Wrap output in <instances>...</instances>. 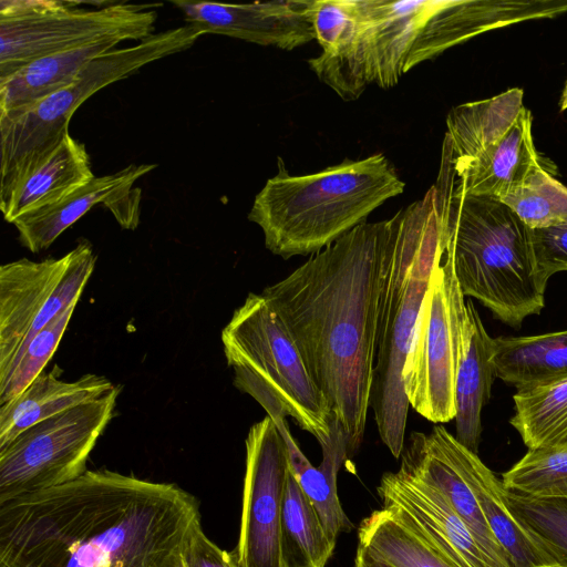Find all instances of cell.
<instances>
[{
	"mask_svg": "<svg viewBox=\"0 0 567 567\" xmlns=\"http://www.w3.org/2000/svg\"><path fill=\"white\" fill-rule=\"evenodd\" d=\"M199 519L176 484L87 470L0 504V567H185Z\"/></svg>",
	"mask_w": 567,
	"mask_h": 567,
	"instance_id": "obj_1",
	"label": "cell"
},
{
	"mask_svg": "<svg viewBox=\"0 0 567 567\" xmlns=\"http://www.w3.org/2000/svg\"><path fill=\"white\" fill-rule=\"evenodd\" d=\"M391 218L364 221L261 295L326 396L351 456L370 408L378 302Z\"/></svg>",
	"mask_w": 567,
	"mask_h": 567,
	"instance_id": "obj_2",
	"label": "cell"
},
{
	"mask_svg": "<svg viewBox=\"0 0 567 567\" xmlns=\"http://www.w3.org/2000/svg\"><path fill=\"white\" fill-rule=\"evenodd\" d=\"M433 186L444 254L452 259L463 295L512 328L538 315L547 281L537 267L532 228L501 199L457 189L442 161Z\"/></svg>",
	"mask_w": 567,
	"mask_h": 567,
	"instance_id": "obj_3",
	"label": "cell"
},
{
	"mask_svg": "<svg viewBox=\"0 0 567 567\" xmlns=\"http://www.w3.org/2000/svg\"><path fill=\"white\" fill-rule=\"evenodd\" d=\"M445 250L432 186L391 218L378 302L370 408L379 435L394 457L404 447L409 401L403 365L433 270Z\"/></svg>",
	"mask_w": 567,
	"mask_h": 567,
	"instance_id": "obj_4",
	"label": "cell"
},
{
	"mask_svg": "<svg viewBox=\"0 0 567 567\" xmlns=\"http://www.w3.org/2000/svg\"><path fill=\"white\" fill-rule=\"evenodd\" d=\"M278 168L255 196L248 219L284 259L321 251L405 187L383 153L308 175H290L281 158Z\"/></svg>",
	"mask_w": 567,
	"mask_h": 567,
	"instance_id": "obj_5",
	"label": "cell"
},
{
	"mask_svg": "<svg viewBox=\"0 0 567 567\" xmlns=\"http://www.w3.org/2000/svg\"><path fill=\"white\" fill-rule=\"evenodd\" d=\"M466 0H357L352 41L339 60L312 69L342 100L367 85L390 89L417 64L473 38Z\"/></svg>",
	"mask_w": 567,
	"mask_h": 567,
	"instance_id": "obj_6",
	"label": "cell"
},
{
	"mask_svg": "<svg viewBox=\"0 0 567 567\" xmlns=\"http://www.w3.org/2000/svg\"><path fill=\"white\" fill-rule=\"evenodd\" d=\"M234 385L254 398L278 429L291 417L321 449L331 443L336 420L293 339L261 293L250 292L221 331Z\"/></svg>",
	"mask_w": 567,
	"mask_h": 567,
	"instance_id": "obj_7",
	"label": "cell"
},
{
	"mask_svg": "<svg viewBox=\"0 0 567 567\" xmlns=\"http://www.w3.org/2000/svg\"><path fill=\"white\" fill-rule=\"evenodd\" d=\"M202 35L186 24L116 48L90 61L65 87L27 109L0 114V204L70 133L74 112L89 97L152 62L189 49Z\"/></svg>",
	"mask_w": 567,
	"mask_h": 567,
	"instance_id": "obj_8",
	"label": "cell"
},
{
	"mask_svg": "<svg viewBox=\"0 0 567 567\" xmlns=\"http://www.w3.org/2000/svg\"><path fill=\"white\" fill-rule=\"evenodd\" d=\"M523 97V90L513 87L450 111L442 162L457 189L503 199L543 166Z\"/></svg>",
	"mask_w": 567,
	"mask_h": 567,
	"instance_id": "obj_9",
	"label": "cell"
},
{
	"mask_svg": "<svg viewBox=\"0 0 567 567\" xmlns=\"http://www.w3.org/2000/svg\"><path fill=\"white\" fill-rule=\"evenodd\" d=\"M161 4L71 1H0V80L31 62L105 37L142 41L154 34Z\"/></svg>",
	"mask_w": 567,
	"mask_h": 567,
	"instance_id": "obj_10",
	"label": "cell"
},
{
	"mask_svg": "<svg viewBox=\"0 0 567 567\" xmlns=\"http://www.w3.org/2000/svg\"><path fill=\"white\" fill-rule=\"evenodd\" d=\"M450 256L433 270L403 365L409 404L433 423L455 417V382L466 321V302Z\"/></svg>",
	"mask_w": 567,
	"mask_h": 567,
	"instance_id": "obj_11",
	"label": "cell"
},
{
	"mask_svg": "<svg viewBox=\"0 0 567 567\" xmlns=\"http://www.w3.org/2000/svg\"><path fill=\"white\" fill-rule=\"evenodd\" d=\"M121 386L28 427L0 449V504L83 475L114 416Z\"/></svg>",
	"mask_w": 567,
	"mask_h": 567,
	"instance_id": "obj_12",
	"label": "cell"
},
{
	"mask_svg": "<svg viewBox=\"0 0 567 567\" xmlns=\"http://www.w3.org/2000/svg\"><path fill=\"white\" fill-rule=\"evenodd\" d=\"M95 262L91 244L81 240L60 258L0 267V380L34 336L80 300Z\"/></svg>",
	"mask_w": 567,
	"mask_h": 567,
	"instance_id": "obj_13",
	"label": "cell"
},
{
	"mask_svg": "<svg viewBox=\"0 0 567 567\" xmlns=\"http://www.w3.org/2000/svg\"><path fill=\"white\" fill-rule=\"evenodd\" d=\"M246 471L238 544L239 567H281L280 527L290 472L285 439L266 416L246 437Z\"/></svg>",
	"mask_w": 567,
	"mask_h": 567,
	"instance_id": "obj_14",
	"label": "cell"
},
{
	"mask_svg": "<svg viewBox=\"0 0 567 567\" xmlns=\"http://www.w3.org/2000/svg\"><path fill=\"white\" fill-rule=\"evenodd\" d=\"M186 24L265 47L292 50L315 38V0H276L245 4L175 0Z\"/></svg>",
	"mask_w": 567,
	"mask_h": 567,
	"instance_id": "obj_15",
	"label": "cell"
},
{
	"mask_svg": "<svg viewBox=\"0 0 567 567\" xmlns=\"http://www.w3.org/2000/svg\"><path fill=\"white\" fill-rule=\"evenodd\" d=\"M155 167V164H132L116 173L95 176L59 202L20 216L12 223L19 241L38 254L100 203L111 210L122 228H136L141 195L133 186Z\"/></svg>",
	"mask_w": 567,
	"mask_h": 567,
	"instance_id": "obj_16",
	"label": "cell"
},
{
	"mask_svg": "<svg viewBox=\"0 0 567 567\" xmlns=\"http://www.w3.org/2000/svg\"><path fill=\"white\" fill-rule=\"evenodd\" d=\"M378 494L383 505L402 508L423 535L457 567H498L433 486L399 470L382 475Z\"/></svg>",
	"mask_w": 567,
	"mask_h": 567,
	"instance_id": "obj_17",
	"label": "cell"
},
{
	"mask_svg": "<svg viewBox=\"0 0 567 567\" xmlns=\"http://www.w3.org/2000/svg\"><path fill=\"white\" fill-rule=\"evenodd\" d=\"M442 431L443 425L439 424L429 434L411 433L401 453L399 470L437 489L498 567H514L491 530L475 495L450 457Z\"/></svg>",
	"mask_w": 567,
	"mask_h": 567,
	"instance_id": "obj_18",
	"label": "cell"
},
{
	"mask_svg": "<svg viewBox=\"0 0 567 567\" xmlns=\"http://www.w3.org/2000/svg\"><path fill=\"white\" fill-rule=\"evenodd\" d=\"M442 435L450 457L475 495L491 530L514 567H554L507 507L502 480L481 461L478 454L465 447L444 426Z\"/></svg>",
	"mask_w": 567,
	"mask_h": 567,
	"instance_id": "obj_19",
	"label": "cell"
},
{
	"mask_svg": "<svg viewBox=\"0 0 567 567\" xmlns=\"http://www.w3.org/2000/svg\"><path fill=\"white\" fill-rule=\"evenodd\" d=\"M494 338L471 300L466 301L464 347L455 382L456 439L477 454L482 433L481 413L488 402L496 371Z\"/></svg>",
	"mask_w": 567,
	"mask_h": 567,
	"instance_id": "obj_20",
	"label": "cell"
},
{
	"mask_svg": "<svg viewBox=\"0 0 567 567\" xmlns=\"http://www.w3.org/2000/svg\"><path fill=\"white\" fill-rule=\"evenodd\" d=\"M114 385L94 373L64 381L43 371L19 395L0 404V449L35 423L96 400Z\"/></svg>",
	"mask_w": 567,
	"mask_h": 567,
	"instance_id": "obj_21",
	"label": "cell"
},
{
	"mask_svg": "<svg viewBox=\"0 0 567 567\" xmlns=\"http://www.w3.org/2000/svg\"><path fill=\"white\" fill-rule=\"evenodd\" d=\"M95 176L83 143L69 133L51 155L0 204L6 221L59 202Z\"/></svg>",
	"mask_w": 567,
	"mask_h": 567,
	"instance_id": "obj_22",
	"label": "cell"
},
{
	"mask_svg": "<svg viewBox=\"0 0 567 567\" xmlns=\"http://www.w3.org/2000/svg\"><path fill=\"white\" fill-rule=\"evenodd\" d=\"M125 42L105 37L85 45L41 58L0 80V114L27 109L74 81L93 59Z\"/></svg>",
	"mask_w": 567,
	"mask_h": 567,
	"instance_id": "obj_23",
	"label": "cell"
},
{
	"mask_svg": "<svg viewBox=\"0 0 567 567\" xmlns=\"http://www.w3.org/2000/svg\"><path fill=\"white\" fill-rule=\"evenodd\" d=\"M358 545L392 567H457L395 505H383L363 518Z\"/></svg>",
	"mask_w": 567,
	"mask_h": 567,
	"instance_id": "obj_24",
	"label": "cell"
},
{
	"mask_svg": "<svg viewBox=\"0 0 567 567\" xmlns=\"http://www.w3.org/2000/svg\"><path fill=\"white\" fill-rule=\"evenodd\" d=\"M496 378L515 386H536L567 378V330L494 338Z\"/></svg>",
	"mask_w": 567,
	"mask_h": 567,
	"instance_id": "obj_25",
	"label": "cell"
},
{
	"mask_svg": "<svg viewBox=\"0 0 567 567\" xmlns=\"http://www.w3.org/2000/svg\"><path fill=\"white\" fill-rule=\"evenodd\" d=\"M336 543L299 483L289 472L281 515V567H326Z\"/></svg>",
	"mask_w": 567,
	"mask_h": 567,
	"instance_id": "obj_26",
	"label": "cell"
},
{
	"mask_svg": "<svg viewBox=\"0 0 567 567\" xmlns=\"http://www.w3.org/2000/svg\"><path fill=\"white\" fill-rule=\"evenodd\" d=\"M280 433L287 445L290 472L316 508L327 535L336 543L341 533L353 528L337 493V474L348 457L346 450L334 446L322 451L323 460L315 467L297 445L289 427Z\"/></svg>",
	"mask_w": 567,
	"mask_h": 567,
	"instance_id": "obj_27",
	"label": "cell"
},
{
	"mask_svg": "<svg viewBox=\"0 0 567 567\" xmlns=\"http://www.w3.org/2000/svg\"><path fill=\"white\" fill-rule=\"evenodd\" d=\"M509 423L532 449H567V378L523 388L513 396Z\"/></svg>",
	"mask_w": 567,
	"mask_h": 567,
	"instance_id": "obj_28",
	"label": "cell"
},
{
	"mask_svg": "<svg viewBox=\"0 0 567 567\" xmlns=\"http://www.w3.org/2000/svg\"><path fill=\"white\" fill-rule=\"evenodd\" d=\"M507 507L554 567H567V499L525 496L504 489Z\"/></svg>",
	"mask_w": 567,
	"mask_h": 567,
	"instance_id": "obj_29",
	"label": "cell"
},
{
	"mask_svg": "<svg viewBox=\"0 0 567 567\" xmlns=\"http://www.w3.org/2000/svg\"><path fill=\"white\" fill-rule=\"evenodd\" d=\"M504 487L514 493L567 499V449H532L502 474Z\"/></svg>",
	"mask_w": 567,
	"mask_h": 567,
	"instance_id": "obj_30",
	"label": "cell"
},
{
	"mask_svg": "<svg viewBox=\"0 0 567 567\" xmlns=\"http://www.w3.org/2000/svg\"><path fill=\"white\" fill-rule=\"evenodd\" d=\"M532 229L567 225V187L540 166L513 194L501 199Z\"/></svg>",
	"mask_w": 567,
	"mask_h": 567,
	"instance_id": "obj_31",
	"label": "cell"
},
{
	"mask_svg": "<svg viewBox=\"0 0 567 567\" xmlns=\"http://www.w3.org/2000/svg\"><path fill=\"white\" fill-rule=\"evenodd\" d=\"M78 302L70 305L50 321L21 351L7 375L0 380V404L19 395L44 371L61 342Z\"/></svg>",
	"mask_w": 567,
	"mask_h": 567,
	"instance_id": "obj_32",
	"label": "cell"
},
{
	"mask_svg": "<svg viewBox=\"0 0 567 567\" xmlns=\"http://www.w3.org/2000/svg\"><path fill=\"white\" fill-rule=\"evenodd\" d=\"M532 230L537 267L548 282L554 274L567 271V225Z\"/></svg>",
	"mask_w": 567,
	"mask_h": 567,
	"instance_id": "obj_33",
	"label": "cell"
},
{
	"mask_svg": "<svg viewBox=\"0 0 567 567\" xmlns=\"http://www.w3.org/2000/svg\"><path fill=\"white\" fill-rule=\"evenodd\" d=\"M185 567H239L233 553L218 547L205 534L200 519L188 536L184 550Z\"/></svg>",
	"mask_w": 567,
	"mask_h": 567,
	"instance_id": "obj_34",
	"label": "cell"
},
{
	"mask_svg": "<svg viewBox=\"0 0 567 567\" xmlns=\"http://www.w3.org/2000/svg\"><path fill=\"white\" fill-rule=\"evenodd\" d=\"M354 567H392L373 556H371L365 549L358 545L355 557H354Z\"/></svg>",
	"mask_w": 567,
	"mask_h": 567,
	"instance_id": "obj_35",
	"label": "cell"
},
{
	"mask_svg": "<svg viewBox=\"0 0 567 567\" xmlns=\"http://www.w3.org/2000/svg\"><path fill=\"white\" fill-rule=\"evenodd\" d=\"M559 109L561 112L567 110V80L561 92Z\"/></svg>",
	"mask_w": 567,
	"mask_h": 567,
	"instance_id": "obj_36",
	"label": "cell"
},
{
	"mask_svg": "<svg viewBox=\"0 0 567 567\" xmlns=\"http://www.w3.org/2000/svg\"><path fill=\"white\" fill-rule=\"evenodd\" d=\"M543 567H550V566H543Z\"/></svg>",
	"mask_w": 567,
	"mask_h": 567,
	"instance_id": "obj_37",
	"label": "cell"
}]
</instances>
